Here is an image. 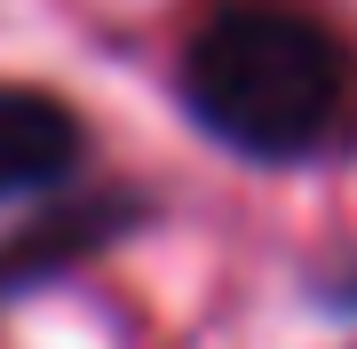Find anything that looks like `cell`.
<instances>
[{"instance_id":"2","label":"cell","mask_w":357,"mask_h":349,"mask_svg":"<svg viewBox=\"0 0 357 349\" xmlns=\"http://www.w3.org/2000/svg\"><path fill=\"white\" fill-rule=\"evenodd\" d=\"M79 167H88V119L48 88L0 79V207L72 191Z\"/></svg>"},{"instance_id":"3","label":"cell","mask_w":357,"mask_h":349,"mask_svg":"<svg viewBox=\"0 0 357 349\" xmlns=\"http://www.w3.org/2000/svg\"><path fill=\"white\" fill-rule=\"evenodd\" d=\"M135 222H143V199L135 191H112V199H40V222L24 238L0 246V302L64 278L72 262H88L96 246H112L119 231H135Z\"/></svg>"},{"instance_id":"1","label":"cell","mask_w":357,"mask_h":349,"mask_svg":"<svg viewBox=\"0 0 357 349\" xmlns=\"http://www.w3.org/2000/svg\"><path fill=\"white\" fill-rule=\"evenodd\" d=\"M183 111L255 167H310L357 143V48L286 0H222L183 40Z\"/></svg>"}]
</instances>
